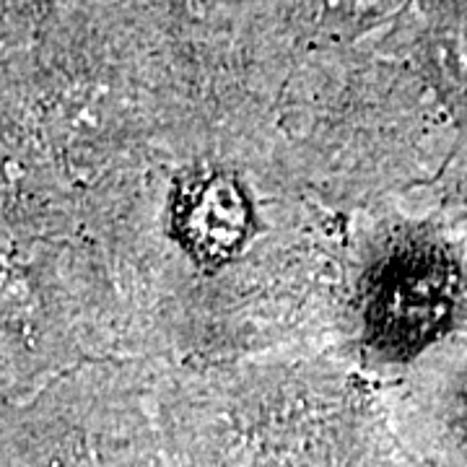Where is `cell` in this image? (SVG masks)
Instances as JSON below:
<instances>
[{
  "label": "cell",
  "mask_w": 467,
  "mask_h": 467,
  "mask_svg": "<svg viewBox=\"0 0 467 467\" xmlns=\"http://www.w3.org/2000/svg\"><path fill=\"white\" fill-rule=\"evenodd\" d=\"M457 288V265L439 242L420 234L395 236L364 278L368 340L392 358L429 346L450 325Z\"/></svg>",
  "instance_id": "1"
},
{
  "label": "cell",
  "mask_w": 467,
  "mask_h": 467,
  "mask_svg": "<svg viewBox=\"0 0 467 467\" xmlns=\"http://www.w3.org/2000/svg\"><path fill=\"white\" fill-rule=\"evenodd\" d=\"M250 208L229 177H198L187 182L177 198V229L187 247L202 260H223L247 236Z\"/></svg>",
  "instance_id": "2"
},
{
  "label": "cell",
  "mask_w": 467,
  "mask_h": 467,
  "mask_svg": "<svg viewBox=\"0 0 467 467\" xmlns=\"http://www.w3.org/2000/svg\"><path fill=\"white\" fill-rule=\"evenodd\" d=\"M454 431L460 434L462 444L467 450V379L457 392V400H454Z\"/></svg>",
  "instance_id": "3"
}]
</instances>
